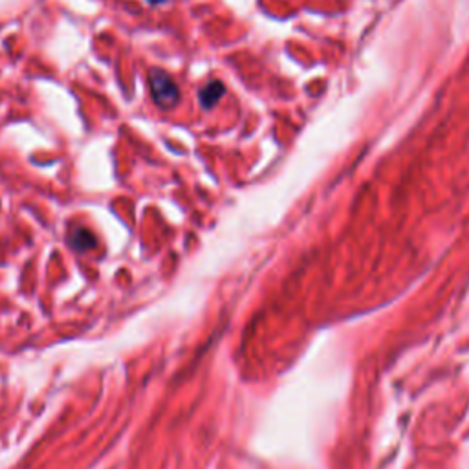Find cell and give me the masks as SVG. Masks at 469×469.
Wrapping results in <instances>:
<instances>
[{"label": "cell", "mask_w": 469, "mask_h": 469, "mask_svg": "<svg viewBox=\"0 0 469 469\" xmlns=\"http://www.w3.org/2000/svg\"><path fill=\"white\" fill-rule=\"evenodd\" d=\"M149 86H151V96L159 108H173L180 101V89L174 83V79L162 68H152L149 72Z\"/></svg>", "instance_id": "obj_1"}, {"label": "cell", "mask_w": 469, "mask_h": 469, "mask_svg": "<svg viewBox=\"0 0 469 469\" xmlns=\"http://www.w3.org/2000/svg\"><path fill=\"white\" fill-rule=\"evenodd\" d=\"M224 96H226V84L222 83L220 79H213L208 84H204V89L198 92V101L202 108L211 111Z\"/></svg>", "instance_id": "obj_2"}, {"label": "cell", "mask_w": 469, "mask_h": 469, "mask_svg": "<svg viewBox=\"0 0 469 469\" xmlns=\"http://www.w3.org/2000/svg\"><path fill=\"white\" fill-rule=\"evenodd\" d=\"M165 0H149V4H164Z\"/></svg>", "instance_id": "obj_3"}]
</instances>
